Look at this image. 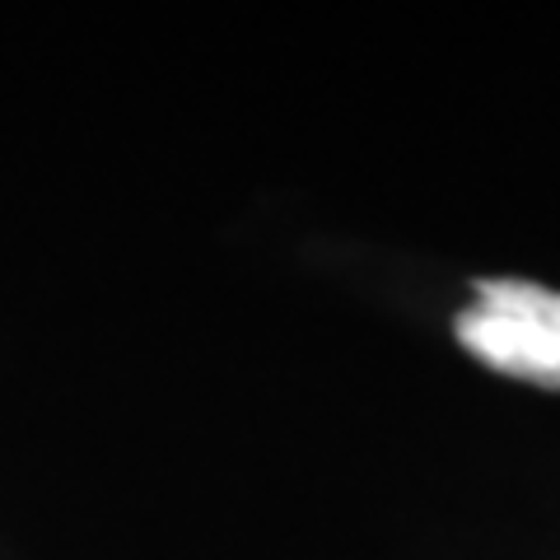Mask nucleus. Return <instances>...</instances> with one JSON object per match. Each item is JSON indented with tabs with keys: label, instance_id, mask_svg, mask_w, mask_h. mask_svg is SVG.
Listing matches in <instances>:
<instances>
[{
	"label": "nucleus",
	"instance_id": "1",
	"mask_svg": "<svg viewBox=\"0 0 560 560\" xmlns=\"http://www.w3.org/2000/svg\"><path fill=\"white\" fill-rule=\"evenodd\" d=\"M458 341L490 370L560 388V294L537 280H477L458 323Z\"/></svg>",
	"mask_w": 560,
	"mask_h": 560
}]
</instances>
